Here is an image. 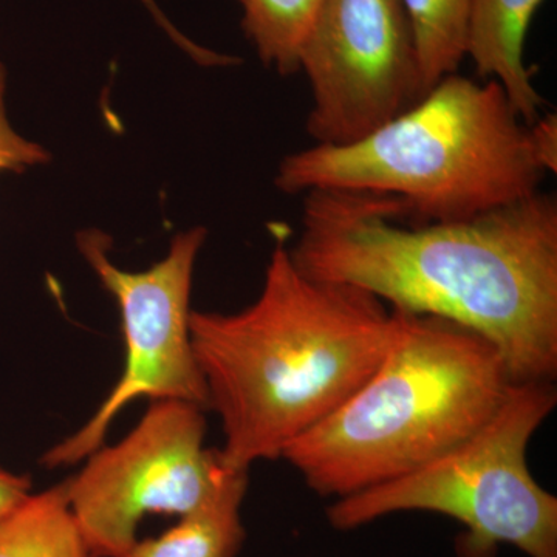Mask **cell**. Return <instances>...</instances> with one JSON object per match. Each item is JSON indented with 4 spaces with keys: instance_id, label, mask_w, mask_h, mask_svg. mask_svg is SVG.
<instances>
[{
    "instance_id": "6da1fadb",
    "label": "cell",
    "mask_w": 557,
    "mask_h": 557,
    "mask_svg": "<svg viewBox=\"0 0 557 557\" xmlns=\"http://www.w3.org/2000/svg\"><path fill=\"white\" fill-rule=\"evenodd\" d=\"M289 248V247H288ZM307 276L490 341L512 383L557 375V200L539 193L454 222H410L394 197L314 189L289 248Z\"/></svg>"
},
{
    "instance_id": "7a4b0ae2",
    "label": "cell",
    "mask_w": 557,
    "mask_h": 557,
    "mask_svg": "<svg viewBox=\"0 0 557 557\" xmlns=\"http://www.w3.org/2000/svg\"><path fill=\"white\" fill-rule=\"evenodd\" d=\"M391 307L364 289L319 281L274 233L260 295L237 313L190 314L208 409L222 421L223 467L248 472L332 416L383 358Z\"/></svg>"
},
{
    "instance_id": "3957f363",
    "label": "cell",
    "mask_w": 557,
    "mask_h": 557,
    "mask_svg": "<svg viewBox=\"0 0 557 557\" xmlns=\"http://www.w3.org/2000/svg\"><path fill=\"white\" fill-rule=\"evenodd\" d=\"M394 311L375 370L282 454L335 500L426 467L496 413L512 380L497 348L448 319Z\"/></svg>"
},
{
    "instance_id": "277c9868",
    "label": "cell",
    "mask_w": 557,
    "mask_h": 557,
    "mask_svg": "<svg viewBox=\"0 0 557 557\" xmlns=\"http://www.w3.org/2000/svg\"><path fill=\"white\" fill-rule=\"evenodd\" d=\"M545 174L530 126L500 84L454 73L368 137L285 157L274 183L289 196L381 194L397 199L410 222H454L528 199Z\"/></svg>"
},
{
    "instance_id": "5b68a950",
    "label": "cell",
    "mask_w": 557,
    "mask_h": 557,
    "mask_svg": "<svg viewBox=\"0 0 557 557\" xmlns=\"http://www.w3.org/2000/svg\"><path fill=\"white\" fill-rule=\"evenodd\" d=\"M556 405L555 383H512L474 435L405 478L333 500L330 525L351 531L397 512H435L465 527L458 557H494L498 545L557 557V498L528 467L531 438Z\"/></svg>"
},
{
    "instance_id": "8992f818",
    "label": "cell",
    "mask_w": 557,
    "mask_h": 557,
    "mask_svg": "<svg viewBox=\"0 0 557 557\" xmlns=\"http://www.w3.org/2000/svg\"><path fill=\"white\" fill-rule=\"evenodd\" d=\"M208 233L194 226L172 237L166 256L148 270L120 269L109 258L112 240L81 231L76 245L120 310L124 362L120 379L89 420L46 450L40 465L72 467L104 445L110 426L137 399H180L208 410V392L190 338L194 270Z\"/></svg>"
},
{
    "instance_id": "52a82bcc",
    "label": "cell",
    "mask_w": 557,
    "mask_h": 557,
    "mask_svg": "<svg viewBox=\"0 0 557 557\" xmlns=\"http://www.w3.org/2000/svg\"><path fill=\"white\" fill-rule=\"evenodd\" d=\"M203 408L180 399L150 401L115 445H102L64 480L91 557H123L149 515L183 516L208 500L231 472L207 446Z\"/></svg>"
},
{
    "instance_id": "ba28073f",
    "label": "cell",
    "mask_w": 557,
    "mask_h": 557,
    "mask_svg": "<svg viewBox=\"0 0 557 557\" xmlns=\"http://www.w3.org/2000/svg\"><path fill=\"white\" fill-rule=\"evenodd\" d=\"M299 72L310 84L314 145L358 141L423 98L401 0H324Z\"/></svg>"
},
{
    "instance_id": "9c48e42d",
    "label": "cell",
    "mask_w": 557,
    "mask_h": 557,
    "mask_svg": "<svg viewBox=\"0 0 557 557\" xmlns=\"http://www.w3.org/2000/svg\"><path fill=\"white\" fill-rule=\"evenodd\" d=\"M544 0H472L468 58L479 78L496 81L523 123L541 116L545 101L525 61L531 21Z\"/></svg>"
},
{
    "instance_id": "30bf717a",
    "label": "cell",
    "mask_w": 557,
    "mask_h": 557,
    "mask_svg": "<svg viewBox=\"0 0 557 557\" xmlns=\"http://www.w3.org/2000/svg\"><path fill=\"white\" fill-rule=\"evenodd\" d=\"M248 472H231L225 482L199 507L180 516L177 525L157 537L135 542L123 557H237L247 531L242 505Z\"/></svg>"
},
{
    "instance_id": "8fae6325",
    "label": "cell",
    "mask_w": 557,
    "mask_h": 557,
    "mask_svg": "<svg viewBox=\"0 0 557 557\" xmlns=\"http://www.w3.org/2000/svg\"><path fill=\"white\" fill-rule=\"evenodd\" d=\"M0 557H91L64 482L32 493L0 519Z\"/></svg>"
},
{
    "instance_id": "7c38bea8",
    "label": "cell",
    "mask_w": 557,
    "mask_h": 557,
    "mask_svg": "<svg viewBox=\"0 0 557 557\" xmlns=\"http://www.w3.org/2000/svg\"><path fill=\"white\" fill-rule=\"evenodd\" d=\"M408 16L423 97L468 58L472 0H401Z\"/></svg>"
},
{
    "instance_id": "4fadbf2b",
    "label": "cell",
    "mask_w": 557,
    "mask_h": 557,
    "mask_svg": "<svg viewBox=\"0 0 557 557\" xmlns=\"http://www.w3.org/2000/svg\"><path fill=\"white\" fill-rule=\"evenodd\" d=\"M244 10V30L260 61L281 75L299 72L300 54L309 40L324 0H237Z\"/></svg>"
},
{
    "instance_id": "5bb4252c",
    "label": "cell",
    "mask_w": 557,
    "mask_h": 557,
    "mask_svg": "<svg viewBox=\"0 0 557 557\" xmlns=\"http://www.w3.org/2000/svg\"><path fill=\"white\" fill-rule=\"evenodd\" d=\"M49 160L50 156L46 148L39 143L22 137L20 132L11 126L7 112V70L0 62V174H22Z\"/></svg>"
},
{
    "instance_id": "9a60e30c",
    "label": "cell",
    "mask_w": 557,
    "mask_h": 557,
    "mask_svg": "<svg viewBox=\"0 0 557 557\" xmlns=\"http://www.w3.org/2000/svg\"><path fill=\"white\" fill-rule=\"evenodd\" d=\"M531 143L534 153L544 171H557V116L556 113H545L530 124Z\"/></svg>"
},
{
    "instance_id": "2e32d148",
    "label": "cell",
    "mask_w": 557,
    "mask_h": 557,
    "mask_svg": "<svg viewBox=\"0 0 557 557\" xmlns=\"http://www.w3.org/2000/svg\"><path fill=\"white\" fill-rule=\"evenodd\" d=\"M32 478L0 468V519L13 511L25 497L32 494Z\"/></svg>"
}]
</instances>
